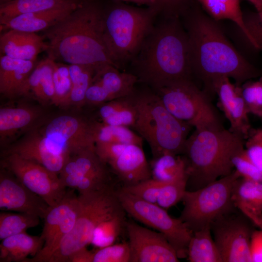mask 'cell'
<instances>
[{"mask_svg": "<svg viewBox=\"0 0 262 262\" xmlns=\"http://www.w3.org/2000/svg\"><path fill=\"white\" fill-rule=\"evenodd\" d=\"M188 35L193 76L211 98L213 83L218 79H233L235 84L261 77L262 71L250 63L228 40L217 21L201 11L188 17Z\"/></svg>", "mask_w": 262, "mask_h": 262, "instance_id": "1", "label": "cell"}, {"mask_svg": "<svg viewBox=\"0 0 262 262\" xmlns=\"http://www.w3.org/2000/svg\"><path fill=\"white\" fill-rule=\"evenodd\" d=\"M103 12L95 2L82 0L64 18L42 32L48 58L68 65L115 66L104 41Z\"/></svg>", "mask_w": 262, "mask_h": 262, "instance_id": "2", "label": "cell"}, {"mask_svg": "<svg viewBox=\"0 0 262 262\" xmlns=\"http://www.w3.org/2000/svg\"><path fill=\"white\" fill-rule=\"evenodd\" d=\"M132 64L138 82L153 91L175 82L193 80L188 35L177 16H168L154 25Z\"/></svg>", "mask_w": 262, "mask_h": 262, "instance_id": "3", "label": "cell"}, {"mask_svg": "<svg viewBox=\"0 0 262 262\" xmlns=\"http://www.w3.org/2000/svg\"><path fill=\"white\" fill-rule=\"evenodd\" d=\"M245 148V139L224 128L195 129L187 138L183 153L187 190L201 188L231 174L233 157Z\"/></svg>", "mask_w": 262, "mask_h": 262, "instance_id": "4", "label": "cell"}, {"mask_svg": "<svg viewBox=\"0 0 262 262\" xmlns=\"http://www.w3.org/2000/svg\"><path fill=\"white\" fill-rule=\"evenodd\" d=\"M158 7L118 4L103 12L104 41L115 66L132 61L154 26Z\"/></svg>", "mask_w": 262, "mask_h": 262, "instance_id": "5", "label": "cell"}, {"mask_svg": "<svg viewBox=\"0 0 262 262\" xmlns=\"http://www.w3.org/2000/svg\"><path fill=\"white\" fill-rule=\"evenodd\" d=\"M137 117L134 129L149 146L153 159L182 155L191 126L175 117L153 91L135 90Z\"/></svg>", "mask_w": 262, "mask_h": 262, "instance_id": "6", "label": "cell"}, {"mask_svg": "<svg viewBox=\"0 0 262 262\" xmlns=\"http://www.w3.org/2000/svg\"><path fill=\"white\" fill-rule=\"evenodd\" d=\"M78 199L74 226L48 262H69L73 254L90 244L94 231L100 223L124 211L111 184L97 191L79 194Z\"/></svg>", "mask_w": 262, "mask_h": 262, "instance_id": "7", "label": "cell"}, {"mask_svg": "<svg viewBox=\"0 0 262 262\" xmlns=\"http://www.w3.org/2000/svg\"><path fill=\"white\" fill-rule=\"evenodd\" d=\"M175 117L195 129L224 128L211 98L193 80L175 82L153 91Z\"/></svg>", "mask_w": 262, "mask_h": 262, "instance_id": "8", "label": "cell"}, {"mask_svg": "<svg viewBox=\"0 0 262 262\" xmlns=\"http://www.w3.org/2000/svg\"><path fill=\"white\" fill-rule=\"evenodd\" d=\"M240 177L234 169L229 175L201 188L186 190L181 200L184 207L179 218L193 232L211 226L213 221L235 207L232 191Z\"/></svg>", "mask_w": 262, "mask_h": 262, "instance_id": "9", "label": "cell"}, {"mask_svg": "<svg viewBox=\"0 0 262 262\" xmlns=\"http://www.w3.org/2000/svg\"><path fill=\"white\" fill-rule=\"evenodd\" d=\"M126 213L134 219L164 235L179 259L187 258L188 246L193 232L179 218L170 216L156 203L144 201L122 190L116 191Z\"/></svg>", "mask_w": 262, "mask_h": 262, "instance_id": "10", "label": "cell"}, {"mask_svg": "<svg viewBox=\"0 0 262 262\" xmlns=\"http://www.w3.org/2000/svg\"><path fill=\"white\" fill-rule=\"evenodd\" d=\"M255 226L235 206L211 224L223 262H251L250 240Z\"/></svg>", "mask_w": 262, "mask_h": 262, "instance_id": "11", "label": "cell"}, {"mask_svg": "<svg viewBox=\"0 0 262 262\" xmlns=\"http://www.w3.org/2000/svg\"><path fill=\"white\" fill-rule=\"evenodd\" d=\"M108 164L98 156L94 148L72 154L59 174L62 185L83 194L111 184Z\"/></svg>", "mask_w": 262, "mask_h": 262, "instance_id": "12", "label": "cell"}, {"mask_svg": "<svg viewBox=\"0 0 262 262\" xmlns=\"http://www.w3.org/2000/svg\"><path fill=\"white\" fill-rule=\"evenodd\" d=\"M4 164L8 170L49 207L58 204L66 193V188L58 174L39 164L9 153Z\"/></svg>", "mask_w": 262, "mask_h": 262, "instance_id": "13", "label": "cell"}, {"mask_svg": "<svg viewBox=\"0 0 262 262\" xmlns=\"http://www.w3.org/2000/svg\"><path fill=\"white\" fill-rule=\"evenodd\" d=\"M79 199L74 191L67 190L63 199L49 207L44 218L45 222L41 235L44 241L43 247L27 262H48L64 237L73 229L79 211Z\"/></svg>", "mask_w": 262, "mask_h": 262, "instance_id": "14", "label": "cell"}, {"mask_svg": "<svg viewBox=\"0 0 262 262\" xmlns=\"http://www.w3.org/2000/svg\"><path fill=\"white\" fill-rule=\"evenodd\" d=\"M93 121L61 115L52 119L46 126L44 135L52 149L67 158L87 148H94Z\"/></svg>", "mask_w": 262, "mask_h": 262, "instance_id": "15", "label": "cell"}, {"mask_svg": "<svg viewBox=\"0 0 262 262\" xmlns=\"http://www.w3.org/2000/svg\"><path fill=\"white\" fill-rule=\"evenodd\" d=\"M130 262H177V253L162 233L127 222Z\"/></svg>", "mask_w": 262, "mask_h": 262, "instance_id": "16", "label": "cell"}, {"mask_svg": "<svg viewBox=\"0 0 262 262\" xmlns=\"http://www.w3.org/2000/svg\"><path fill=\"white\" fill-rule=\"evenodd\" d=\"M138 82L132 73L121 72L115 66L104 63L98 66L85 95V102L98 106L132 94Z\"/></svg>", "mask_w": 262, "mask_h": 262, "instance_id": "17", "label": "cell"}, {"mask_svg": "<svg viewBox=\"0 0 262 262\" xmlns=\"http://www.w3.org/2000/svg\"><path fill=\"white\" fill-rule=\"evenodd\" d=\"M8 171L0 172V210L33 214L44 219L49 205Z\"/></svg>", "mask_w": 262, "mask_h": 262, "instance_id": "18", "label": "cell"}, {"mask_svg": "<svg viewBox=\"0 0 262 262\" xmlns=\"http://www.w3.org/2000/svg\"><path fill=\"white\" fill-rule=\"evenodd\" d=\"M213 90L218 97V107L229 122V130L246 140L252 128L241 85L232 83L229 78L224 77L213 82Z\"/></svg>", "mask_w": 262, "mask_h": 262, "instance_id": "19", "label": "cell"}, {"mask_svg": "<svg viewBox=\"0 0 262 262\" xmlns=\"http://www.w3.org/2000/svg\"><path fill=\"white\" fill-rule=\"evenodd\" d=\"M108 165L124 186L135 185L151 178L150 166L142 147L131 144Z\"/></svg>", "mask_w": 262, "mask_h": 262, "instance_id": "20", "label": "cell"}, {"mask_svg": "<svg viewBox=\"0 0 262 262\" xmlns=\"http://www.w3.org/2000/svg\"><path fill=\"white\" fill-rule=\"evenodd\" d=\"M82 0H75L63 6L17 16L0 24V32L14 29L36 33L53 26L76 8Z\"/></svg>", "mask_w": 262, "mask_h": 262, "instance_id": "21", "label": "cell"}, {"mask_svg": "<svg viewBox=\"0 0 262 262\" xmlns=\"http://www.w3.org/2000/svg\"><path fill=\"white\" fill-rule=\"evenodd\" d=\"M45 48L43 37L36 33L11 29L5 31L0 36L1 55L13 58L36 61Z\"/></svg>", "mask_w": 262, "mask_h": 262, "instance_id": "22", "label": "cell"}, {"mask_svg": "<svg viewBox=\"0 0 262 262\" xmlns=\"http://www.w3.org/2000/svg\"><path fill=\"white\" fill-rule=\"evenodd\" d=\"M9 153L33 161L59 174L68 158L54 152L44 136H33L13 147Z\"/></svg>", "mask_w": 262, "mask_h": 262, "instance_id": "23", "label": "cell"}, {"mask_svg": "<svg viewBox=\"0 0 262 262\" xmlns=\"http://www.w3.org/2000/svg\"><path fill=\"white\" fill-rule=\"evenodd\" d=\"M36 64V61L16 59L1 55L0 93L9 97L18 96Z\"/></svg>", "mask_w": 262, "mask_h": 262, "instance_id": "24", "label": "cell"}, {"mask_svg": "<svg viewBox=\"0 0 262 262\" xmlns=\"http://www.w3.org/2000/svg\"><path fill=\"white\" fill-rule=\"evenodd\" d=\"M98 106L101 122L134 128L137 117L135 90L130 95L109 101Z\"/></svg>", "mask_w": 262, "mask_h": 262, "instance_id": "25", "label": "cell"}, {"mask_svg": "<svg viewBox=\"0 0 262 262\" xmlns=\"http://www.w3.org/2000/svg\"><path fill=\"white\" fill-rule=\"evenodd\" d=\"M44 241L40 236L24 232L8 237L0 245V262H26L29 256L34 257L42 249Z\"/></svg>", "mask_w": 262, "mask_h": 262, "instance_id": "26", "label": "cell"}, {"mask_svg": "<svg viewBox=\"0 0 262 262\" xmlns=\"http://www.w3.org/2000/svg\"><path fill=\"white\" fill-rule=\"evenodd\" d=\"M208 13L216 21L229 20L236 26L238 38L248 36L243 19L240 0H196Z\"/></svg>", "mask_w": 262, "mask_h": 262, "instance_id": "27", "label": "cell"}, {"mask_svg": "<svg viewBox=\"0 0 262 262\" xmlns=\"http://www.w3.org/2000/svg\"><path fill=\"white\" fill-rule=\"evenodd\" d=\"M211 226L193 232L189 241L187 258L190 262H223L212 236Z\"/></svg>", "mask_w": 262, "mask_h": 262, "instance_id": "28", "label": "cell"}, {"mask_svg": "<svg viewBox=\"0 0 262 262\" xmlns=\"http://www.w3.org/2000/svg\"><path fill=\"white\" fill-rule=\"evenodd\" d=\"M75 0H11L0 3V24L17 16L60 7Z\"/></svg>", "mask_w": 262, "mask_h": 262, "instance_id": "29", "label": "cell"}, {"mask_svg": "<svg viewBox=\"0 0 262 262\" xmlns=\"http://www.w3.org/2000/svg\"><path fill=\"white\" fill-rule=\"evenodd\" d=\"M231 198L239 210L262 213V181L240 177L233 187Z\"/></svg>", "mask_w": 262, "mask_h": 262, "instance_id": "30", "label": "cell"}, {"mask_svg": "<svg viewBox=\"0 0 262 262\" xmlns=\"http://www.w3.org/2000/svg\"><path fill=\"white\" fill-rule=\"evenodd\" d=\"M150 166L151 178L161 183L187 177L186 163L182 155L163 154L152 159Z\"/></svg>", "mask_w": 262, "mask_h": 262, "instance_id": "31", "label": "cell"}, {"mask_svg": "<svg viewBox=\"0 0 262 262\" xmlns=\"http://www.w3.org/2000/svg\"><path fill=\"white\" fill-rule=\"evenodd\" d=\"M92 131L95 143L107 142L143 147V138L127 127L95 121L92 122Z\"/></svg>", "mask_w": 262, "mask_h": 262, "instance_id": "32", "label": "cell"}, {"mask_svg": "<svg viewBox=\"0 0 262 262\" xmlns=\"http://www.w3.org/2000/svg\"><path fill=\"white\" fill-rule=\"evenodd\" d=\"M36 113L26 108H2L0 110V136L3 139L29 125Z\"/></svg>", "mask_w": 262, "mask_h": 262, "instance_id": "33", "label": "cell"}, {"mask_svg": "<svg viewBox=\"0 0 262 262\" xmlns=\"http://www.w3.org/2000/svg\"><path fill=\"white\" fill-rule=\"evenodd\" d=\"M99 65H69L72 87L68 104H79L85 102L87 90Z\"/></svg>", "mask_w": 262, "mask_h": 262, "instance_id": "34", "label": "cell"}, {"mask_svg": "<svg viewBox=\"0 0 262 262\" xmlns=\"http://www.w3.org/2000/svg\"><path fill=\"white\" fill-rule=\"evenodd\" d=\"M125 213L123 211L100 223L94 231L90 244L101 248L115 243L126 225Z\"/></svg>", "mask_w": 262, "mask_h": 262, "instance_id": "35", "label": "cell"}, {"mask_svg": "<svg viewBox=\"0 0 262 262\" xmlns=\"http://www.w3.org/2000/svg\"><path fill=\"white\" fill-rule=\"evenodd\" d=\"M37 215L25 213L2 212L0 213V240L25 232L37 226L40 222Z\"/></svg>", "mask_w": 262, "mask_h": 262, "instance_id": "36", "label": "cell"}, {"mask_svg": "<svg viewBox=\"0 0 262 262\" xmlns=\"http://www.w3.org/2000/svg\"><path fill=\"white\" fill-rule=\"evenodd\" d=\"M53 80L54 95L52 103L57 106L68 104L72 87L69 65L54 61Z\"/></svg>", "mask_w": 262, "mask_h": 262, "instance_id": "37", "label": "cell"}, {"mask_svg": "<svg viewBox=\"0 0 262 262\" xmlns=\"http://www.w3.org/2000/svg\"><path fill=\"white\" fill-rule=\"evenodd\" d=\"M243 19L248 36L238 38L240 42L247 49L262 51V12L243 14Z\"/></svg>", "mask_w": 262, "mask_h": 262, "instance_id": "38", "label": "cell"}, {"mask_svg": "<svg viewBox=\"0 0 262 262\" xmlns=\"http://www.w3.org/2000/svg\"><path fill=\"white\" fill-rule=\"evenodd\" d=\"M187 177L163 183L156 204L167 210L181 201L187 190Z\"/></svg>", "mask_w": 262, "mask_h": 262, "instance_id": "39", "label": "cell"}, {"mask_svg": "<svg viewBox=\"0 0 262 262\" xmlns=\"http://www.w3.org/2000/svg\"><path fill=\"white\" fill-rule=\"evenodd\" d=\"M241 93L249 113L262 117V76L241 85Z\"/></svg>", "mask_w": 262, "mask_h": 262, "instance_id": "40", "label": "cell"}, {"mask_svg": "<svg viewBox=\"0 0 262 262\" xmlns=\"http://www.w3.org/2000/svg\"><path fill=\"white\" fill-rule=\"evenodd\" d=\"M131 253L128 242L98 248L93 251L92 262H130Z\"/></svg>", "mask_w": 262, "mask_h": 262, "instance_id": "41", "label": "cell"}, {"mask_svg": "<svg viewBox=\"0 0 262 262\" xmlns=\"http://www.w3.org/2000/svg\"><path fill=\"white\" fill-rule=\"evenodd\" d=\"M41 62V72L35 98L42 102L52 101L54 95V61L47 57Z\"/></svg>", "mask_w": 262, "mask_h": 262, "instance_id": "42", "label": "cell"}, {"mask_svg": "<svg viewBox=\"0 0 262 262\" xmlns=\"http://www.w3.org/2000/svg\"><path fill=\"white\" fill-rule=\"evenodd\" d=\"M162 184L150 178L135 185L123 186L121 189L144 201L156 204Z\"/></svg>", "mask_w": 262, "mask_h": 262, "instance_id": "43", "label": "cell"}, {"mask_svg": "<svg viewBox=\"0 0 262 262\" xmlns=\"http://www.w3.org/2000/svg\"><path fill=\"white\" fill-rule=\"evenodd\" d=\"M232 163L241 178L262 181V173L248 157L245 148L237 153L232 159Z\"/></svg>", "mask_w": 262, "mask_h": 262, "instance_id": "44", "label": "cell"}, {"mask_svg": "<svg viewBox=\"0 0 262 262\" xmlns=\"http://www.w3.org/2000/svg\"><path fill=\"white\" fill-rule=\"evenodd\" d=\"M245 148L250 160L262 173V128L251 129L245 141Z\"/></svg>", "mask_w": 262, "mask_h": 262, "instance_id": "45", "label": "cell"}, {"mask_svg": "<svg viewBox=\"0 0 262 262\" xmlns=\"http://www.w3.org/2000/svg\"><path fill=\"white\" fill-rule=\"evenodd\" d=\"M128 146L112 143L96 142L95 145V150L99 158L108 165L116 159Z\"/></svg>", "mask_w": 262, "mask_h": 262, "instance_id": "46", "label": "cell"}, {"mask_svg": "<svg viewBox=\"0 0 262 262\" xmlns=\"http://www.w3.org/2000/svg\"><path fill=\"white\" fill-rule=\"evenodd\" d=\"M252 262H262V230H255L251 236L250 245Z\"/></svg>", "mask_w": 262, "mask_h": 262, "instance_id": "47", "label": "cell"}, {"mask_svg": "<svg viewBox=\"0 0 262 262\" xmlns=\"http://www.w3.org/2000/svg\"><path fill=\"white\" fill-rule=\"evenodd\" d=\"M160 10L164 9L168 12V16H178L177 12L187 0H158Z\"/></svg>", "mask_w": 262, "mask_h": 262, "instance_id": "48", "label": "cell"}, {"mask_svg": "<svg viewBox=\"0 0 262 262\" xmlns=\"http://www.w3.org/2000/svg\"><path fill=\"white\" fill-rule=\"evenodd\" d=\"M93 251L83 248L74 254L69 258V262H92Z\"/></svg>", "mask_w": 262, "mask_h": 262, "instance_id": "49", "label": "cell"}, {"mask_svg": "<svg viewBox=\"0 0 262 262\" xmlns=\"http://www.w3.org/2000/svg\"><path fill=\"white\" fill-rule=\"evenodd\" d=\"M240 210L251 220L256 227L262 230V213H257L247 209Z\"/></svg>", "mask_w": 262, "mask_h": 262, "instance_id": "50", "label": "cell"}, {"mask_svg": "<svg viewBox=\"0 0 262 262\" xmlns=\"http://www.w3.org/2000/svg\"><path fill=\"white\" fill-rule=\"evenodd\" d=\"M122 1L132 2L138 5H145L147 7H159L158 0H119Z\"/></svg>", "mask_w": 262, "mask_h": 262, "instance_id": "51", "label": "cell"}, {"mask_svg": "<svg viewBox=\"0 0 262 262\" xmlns=\"http://www.w3.org/2000/svg\"><path fill=\"white\" fill-rule=\"evenodd\" d=\"M255 7L258 13L262 12V0H247Z\"/></svg>", "mask_w": 262, "mask_h": 262, "instance_id": "52", "label": "cell"}, {"mask_svg": "<svg viewBox=\"0 0 262 262\" xmlns=\"http://www.w3.org/2000/svg\"><path fill=\"white\" fill-rule=\"evenodd\" d=\"M11 0H0V3H3V2H7V1H10Z\"/></svg>", "mask_w": 262, "mask_h": 262, "instance_id": "53", "label": "cell"}, {"mask_svg": "<svg viewBox=\"0 0 262 262\" xmlns=\"http://www.w3.org/2000/svg\"><path fill=\"white\" fill-rule=\"evenodd\" d=\"M261 121H262V117H261Z\"/></svg>", "mask_w": 262, "mask_h": 262, "instance_id": "54", "label": "cell"}]
</instances>
